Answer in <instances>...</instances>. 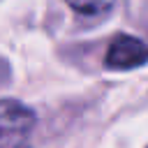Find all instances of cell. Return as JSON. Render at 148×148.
Here are the masks:
<instances>
[{"label": "cell", "instance_id": "2", "mask_svg": "<svg viewBox=\"0 0 148 148\" xmlns=\"http://www.w3.org/2000/svg\"><path fill=\"white\" fill-rule=\"evenodd\" d=\"M106 67L111 69H134L148 62V44L132 35H116L106 51Z\"/></svg>", "mask_w": 148, "mask_h": 148}, {"label": "cell", "instance_id": "3", "mask_svg": "<svg viewBox=\"0 0 148 148\" xmlns=\"http://www.w3.org/2000/svg\"><path fill=\"white\" fill-rule=\"evenodd\" d=\"M65 2L81 16H99L106 14L116 0H65Z\"/></svg>", "mask_w": 148, "mask_h": 148}, {"label": "cell", "instance_id": "1", "mask_svg": "<svg viewBox=\"0 0 148 148\" xmlns=\"http://www.w3.org/2000/svg\"><path fill=\"white\" fill-rule=\"evenodd\" d=\"M32 125H35V113L28 106L14 99H5L0 111V127H2L0 148H28V134Z\"/></svg>", "mask_w": 148, "mask_h": 148}]
</instances>
